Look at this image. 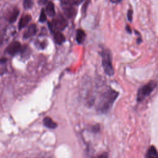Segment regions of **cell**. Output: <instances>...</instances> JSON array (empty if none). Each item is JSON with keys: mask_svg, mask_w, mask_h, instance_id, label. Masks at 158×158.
<instances>
[{"mask_svg": "<svg viewBox=\"0 0 158 158\" xmlns=\"http://www.w3.org/2000/svg\"><path fill=\"white\" fill-rule=\"evenodd\" d=\"M118 95V93L111 88L102 93L99 96L96 104L97 111L101 114L107 113L112 107Z\"/></svg>", "mask_w": 158, "mask_h": 158, "instance_id": "6da1fadb", "label": "cell"}, {"mask_svg": "<svg viewBox=\"0 0 158 158\" xmlns=\"http://www.w3.org/2000/svg\"><path fill=\"white\" fill-rule=\"evenodd\" d=\"M48 25L51 32H60L68 25V22L62 15L58 14L53 18L51 22L48 23Z\"/></svg>", "mask_w": 158, "mask_h": 158, "instance_id": "7a4b0ae2", "label": "cell"}, {"mask_svg": "<svg viewBox=\"0 0 158 158\" xmlns=\"http://www.w3.org/2000/svg\"><path fill=\"white\" fill-rule=\"evenodd\" d=\"M102 56V64L106 75L112 76L114 73L112 64V56L110 52L107 49H104L101 53Z\"/></svg>", "mask_w": 158, "mask_h": 158, "instance_id": "3957f363", "label": "cell"}, {"mask_svg": "<svg viewBox=\"0 0 158 158\" xmlns=\"http://www.w3.org/2000/svg\"><path fill=\"white\" fill-rule=\"evenodd\" d=\"M157 83L154 81L151 80L141 86L138 91L137 93V101L141 102L143 101L147 96H148L156 88Z\"/></svg>", "mask_w": 158, "mask_h": 158, "instance_id": "277c9868", "label": "cell"}, {"mask_svg": "<svg viewBox=\"0 0 158 158\" xmlns=\"http://www.w3.org/2000/svg\"><path fill=\"white\" fill-rule=\"evenodd\" d=\"M61 6L66 17L71 19L75 16L77 14V9L70 1L65 2H61Z\"/></svg>", "mask_w": 158, "mask_h": 158, "instance_id": "5b68a950", "label": "cell"}, {"mask_svg": "<svg viewBox=\"0 0 158 158\" xmlns=\"http://www.w3.org/2000/svg\"><path fill=\"white\" fill-rule=\"evenodd\" d=\"M22 50V46L20 42L14 41L8 45L6 49V52L10 56H14Z\"/></svg>", "mask_w": 158, "mask_h": 158, "instance_id": "8992f818", "label": "cell"}, {"mask_svg": "<svg viewBox=\"0 0 158 158\" xmlns=\"http://www.w3.org/2000/svg\"><path fill=\"white\" fill-rule=\"evenodd\" d=\"M36 24L32 23L28 27L27 29L26 30V31L24 32L23 35V38L27 39L34 36L36 34Z\"/></svg>", "mask_w": 158, "mask_h": 158, "instance_id": "52a82bcc", "label": "cell"}, {"mask_svg": "<svg viewBox=\"0 0 158 158\" xmlns=\"http://www.w3.org/2000/svg\"><path fill=\"white\" fill-rule=\"evenodd\" d=\"M31 20V16L30 15H23L19 22V29L21 30L22 28H23L24 27H25L27 24L29 23V22Z\"/></svg>", "mask_w": 158, "mask_h": 158, "instance_id": "ba28073f", "label": "cell"}, {"mask_svg": "<svg viewBox=\"0 0 158 158\" xmlns=\"http://www.w3.org/2000/svg\"><path fill=\"white\" fill-rule=\"evenodd\" d=\"M145 158H158L157 151L154 146H151L148 149Z\"/></svg>", "mask_w": 158, "mask_h": 158, "instance_id": "9c48e42d", "label": "cell"}, {"mask_svg": "<svg viewBox=\"0 0 158 158\" xmlns=\"http://www.w3.org/2000/svg\"><path fill=\"white\" fill-rule=\"evenodd\" d=\"M19 14V10L17 8H14L12 9L11 12L9 14L7 18V20L9 23H14L17 19Z\"/></svg>", "mask_w": 158, "mask_h": 158, "instance_id": "30bf717a", "label": "cell"}, {"mask_svg": "<svg viewBox=\"0 0 158 158\" xmlns=\"http://www.w3.org/2000/svg\"><path fill=\"white\" fill-rule=\"evenodd\" d=\"M43 123L45 127L48 128L54 129L57 127V123L54 122L50 117H46L43 119Z\"/></svg>", "mask_w": 158, "mask_h": 158, "instance_id": "8fae6325", "label": "cell"}, {"mask_svg": "<svg viewBox=\"0 0 158 158\" xmlns=\"http://www.w3.org/2000/svg\"><path fill=\"white\" fill-rule=\"evenodd\" d=\"M45 13L49 17H54L55 15V9L54 6L51 1L48 2V4L46 6Z\"/></svg>", "mask_w": 158, "mask_h": 158, "instance_id": "7c38bea8", "label": "cell"}, {"mask_svg": "<svg viewBox=\"0 0 158 158\" xmlns=\"http://www.w3.org/2000/svg\"><path fill=\"white\" fill-rule=\"evenodd\" d=\"M54 40L55 41V43L57 44H62L65 41L64 35L60 31L54 33Z\"/></svg>", "mask_w": 158, "mask_h": 158, "instance_id": "4fadbf2b", "label": "cell"}, {"mask_svg": "<svg viewBox=\"0 0 158 158\" xmlns=\"http://www.w3.org/2000/svg\"><path fill=\"white\" fill-rule=\"evenodd\" d=\"M7 60L5 57L0 59V75L5 74L7 72Z\"/></svg>", "mask_w": 158, "mask_h": 158, "instance_id": "5bb4252c", "label": "cell"}, {"mask_svg": "<svg viewBox=\"0 0 158 158\" xmlns=\"http://www.w3.org/2000/svg\"><path fill=\"white\" fill-rule=\"evenodd\" d=\"M85 38V33L81 29H78L76 34V40L78 44H82Z\"/></svg>", "mask_w": 158, "mask_h": 158, "instance_id": "9a60e30c", "label": "cell"}, {"mask_svg": "<svg viewBox=\"0 0 158 158\" xmlns=\"http://www.w3.org/2000/svg\"><path fill=\"white\" fill-rule=\"evenodd\" d=\"M33 4V0H23V7L25 9H30Z\"/></svg>", "mask_w": 158, "mask_h": 158, "instance_id": "2e32d148", "label": "cell"}, {"mask_svg": "<svg viewBox=\"0 0 158 158\" xmlns=\"http://www.w3.org/2000/svg\"><path fill=\"white\" fill-rule=\"evenodd\" d=\"M39 20L41 23H43V22H44L46 20V13H45V11H44V9H43L41 11Z\"/></svg>", "mask_w": 158, "mask_h": 158, "instance_id": "e0dca14e", "label": "cell"}, {"mask_svg": "<svg viewBox=\"0 0 158 158\" xmlns=\"http://www.w3.org/2000/svg\"><path fill=\"white\" fill-rule=\"evenodd\" d=\"M91 158H108V154L107 152H103L102 154L94 156Z\"/></svg>", "mask_w": 158, "mask_h": 158, "instance_id": "ac0fdd59", "label": "cell"}, {"mask_svg": "<svg viewBox=\"0 0 158 158\" xmlns=\"http://www.w3.org/2000/svg\"><path fill=\"white\" fill-rule=\"evenodd\" d=\"M127 19L129 20V22H132L133 19V10L131 9H129L127 12Z\"/></svg>", "mask_w": 158, "mask_h": 158, "instance_id": "d6986e66", "label": "cell"}, {"mask_svg": "<svg viewBox=\"0 0 158 158\" xmlns=\"http://www.w3.org/2000/svg\"><path fill=\"white\" fill-rule=\"evenodd\" d=\"M89 2V0H86V2L84 3V4H83V7H82V12H83H83L85 13Z\"/></svg>", "mask_w": 158, "mask_h": 158, "instance_id": "ffe728a7", "label": "cell"}, {"mask_svg": "<svg viewBox=\"0 0 158 158\" xmlns=\"http://www.w3.org/2000/svg\"><path fill=\"white\" fill-rule=\"evenodd\" d=\"M84 0H70V1L73 4V5H78L81 2H82Z\"/></svg>", "mask_w": 158, "mask_h": 158, "instance_id": "44dd1931", "label": "cell"}, {"mask_svg": "<svg viewBox=\"0 0 158 158\" xmlns=\"http://www.w3.org/2000/svg\"><path fill=\"white\" fill-rule=\"evenodd\" d=\"M99 130V125L97 124V125L93 127V131L96 132V131H98Z\"/></svg>", "mask_w": 158, "mask_h": 158, "instance_id": "7402d4cb", "label": "cell"}, {"mask_svg": "<svg viewBox=\"0 0 158 158\" xmlns=\"http://www.w3.org/2000/svg\"><path fill=\"white\" fill-rule=\"evenodd\" d=\"M39 46H40V48L44 49V48H45V46H46V45H45V42H44V41H43V42L39 43Z\"/></svg>", "mask_w": 158, "mask_h": 158, "instance_id": "603a6c76", "label": "cell"}, {"mask_svg": "<svg viewBox=\"0 0 158 158\" xmlns=\"http://www.w3.org/2000/svg\"><path fill=\"white\" fill-rule=\"evenodd\" d=\"M48 0H39L38 1V4H41V5H44V4H46Z\"/></svg>", "mask_w": 158, "mask_h": 158, "instance_id": "cb8c5ba5", "label": "cell"}, {"mask_svg": "<svg viewBox=\"0 0 158 158\" xmlns=\"http://www.w3.org/2000/svg\"><path fill=\"white\" fill-rule=\"evenodd\" d=\"M126 30H127V32L129 33H131V30L130 26H128V25H127V26H126Z\"/></svg>", "mask_w": 158, "mask_h": 158, "instance_id": "d4e9b609", "label": "cell"}, {"mask_svg": "<svg viewBox=\"0 0 158 158\" xmlns=\"http://www.w3.org/2000/svg\"><path fill=\"white\" fill-rule=\"evenodd\" d=\"M60 2H65L69 1L70 0H60Z\"/></svg>", "mask_w": 158, "mask_h": 158, "instance_id": "484cf974", "label": "cell"}, {"mask_svg": "<svg viewBox=\"0 0 158 158\" xmlns=\"http://www.w3.org/2000/svg\"><path fill=\"white\" fill-rule=\"evenodd\" d=\"M122 0H115V3H118V2H120Z\"/></svg>", "mask_w": 158, "mask_h": 158, "instance_id": "4316f807", "label": "cell"}, {"mask_svg": "<svg viewBox=\"0 0 158 158\" xmlns=\"http://www.w3.org/2000/svg\"><path fill=\"white\" fill-rule=\"evenodd\" d=\"M1 43H2V38H1V37L0 36V44H1Z\"/></svg>", "mask_w": 158, "mask_h": 158, "instance_id": "83f0119b", "label": "cell"}]
</instances>
